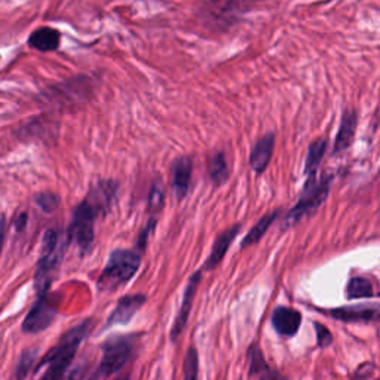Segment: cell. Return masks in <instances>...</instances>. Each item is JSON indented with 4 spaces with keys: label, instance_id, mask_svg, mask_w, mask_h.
<instances>
[{
    "label": "cell",
    "instance_id": "obj_7",
    "mask_svg": "<svg viewBox=\"0 0 380 380\" xmlns=\"http://www.w3.org/2000/svg\"><path fill=\"white\" fill-rule=\"evenodd\" d=\"M57 314H59L57 299L49 293L40 294L23 322V331L29 334H36L47 330L54 322Z\"/></svg>",
    "mask_w": 380,
    "mask_h": 380
},
{
    "label": "cell",
    "instance_id": "obj_16",
    "mask_svg": "<svg viewBox=\"0 0 380 380\" xmlns=\"http://www.w3.org/2000/svg\"><path fill=\"white\" fill-rule=\"evenodd\" d=\"M60 32L52 29V27H40V29L35 30L29 37V45L42 52L55 51L60 47Z\"/></svg>",
    "mask_w": 380,
    "mask_h": 380
},
{
    "label": "cell",
    "instance_id": "obj_22",
    "mask_svg": "<svg viewBox=\"0 0 380 380\" xmlns=\"http://www.w3.org/2000/svg\"><path fill=\"white\" fill-rule=\"evenodd\" d=\"M36 355H37V350L35 349H27L23 352V355L17 365V377L20 380H23L27 374H29L30 369L33 367V364L36 361Z\"/></svg>",
    "mask_w": 380,
    "mask_h": 380
},
{
    "label": "cell",
    "instance_id": "obj_19",
    "mask_svg": "<svg viewBox=\"0 0 380 380\" xmlns=\"http://www.w3.org/2000/svg\"><path fill=\"white\" fill-rule=\"evenodd\" d=\"M281 213V209H275L272 211V213H267L266 216H263L257 223H256V226L252 228L247 236L243 239V243H241V248H247V247H251V245H255L257 244L260 239L264 236V233L269 231V228L272 226V223L278 219Z\"/></svg>",
    "mask_w": 380,
    "mask_h": 380
},
{
    "label": "cell",
    "instance_id": "obj_3",
    "mask_svg": "<svg viewBox=\"0 0 380 380\" xmlns=\"http://www.w3.org/2000/svg\"><path fill=\"white\" fill-rule=\"evenodd\" d=\"M67 241L68 236H64L59 229H49L45 232L35 274V288L39 295L49 293V286L61 264Z\"/></svg>",
    "mask_w": 380,
    "mask_h": 380
},
{
    "label": "cell",
    "instance_id": "obj_18",
    "mask_svg": "<svg viewBox=\"0 0 380 380\" xmlns=\"http://www.w3.org/2000/svg\"><path fill=\"white\" fill-rule=\"evenodd\" d=\"M327 140L326 138H319L317 142H314L307 150V157L305 162V174L306 180L307 178H317V171L321 161L324 159V154H326L327 150Z\"/></svg>",
    "mask_w": 380,
    "mask_h": 380
},
{
    "label": "cell",
    "instance_id": "obj_10",
    "mask_svg": "<svg viewBox=\"0 0 380 380\" xmlns=\"http://www.w3.org/2000/svg\"><path fill=\"white\" fill-rule=\"evenodd\" d=\"M241 232V224H235V226L226 229L224 232H221L214 241L213 250H211V255L208 256L205 264L202 266V272L205 271H213L214 267H217L220 264V262L223 260V257L226 256L228 250L231 248L232 243L235 241V238L238 236V233Z\"/></svg>",
    "mask_w": 380,
    "mask_h": 380
},
{
    "label": "cell",
    "instance_id": "obj_21",
    "mask_svg": "<svg viewBox=\"0 0 380 380\" xmlns=\"http://www.w3.org/2000/svg\"><path fill=\"white\" fill-rule=\"evenodd\" d=\"M198 369H200V360H198V352L193 348L188 350V355L185 360V376L183 380H198Z\"/></svg>",
    "mask_w": 380,
    "mask_h": 380
},
{
    "label": "cell",
    "instance_id": "obj_6",
    "mask_svg": "<svg viewBox=\"0 0 380 380\" xmlns=\"http://www.w3.org/2000/svg\"><path fill=\"white\" fill-rule=\"evenodd\" d=\"M134 349V337H114L103 346V358L98 377H106L118 373L131 358Z\"/></svg>",
    "mask_w": 380,
    "mask_h": 380
},
{
    "label": "cell",
    "instance_id": "obj_24",
    "mask_svg": "<svg viewBox=\"0 0 380 380\" xmlns=\"http://www.w3.org/2000/svg\"><path fill=\"white\" fill-rule=\"evenodd\" d=\"M250 372L251 374H260L262 372H264L267 369V365L264 362V358H263V354H262V350L255 346L251 349L250 352Z\"/></svg>",
    "mask_w": 380,
    "mask_h": 380
},
{
    "label": "cell",
    "instance_id": "obj_25",
    "mask_svg": "<svg viewBox=\"0 0 380 380\" xmlns=\"http://www.w3.org/2000/svg\"><path fill=\"white\" fill-rule=\"evenodd\" d=\"M315 330H317V339H318V345L321 348H326L333 341V336L331 333L329 331L327 327L321 326V324H315Z\"/></svg>",
    "mask_w": 380,
    "mask_h": 380
},
{
    "label": "cell",
    "instance_id": "obj_20",
    "mask_svg": "<svg viewBox=\"0 0 380 380\" xmlns=\"http://www.w3.org/2000/svg\"><path fill=\"white\" fill-rule=\"evenodd\" d=\"M346 295L348 299H369L374 295L373 284L367 278L362 276H354L349 279L346 287Z\"/></svg>",
    "mask_w": 380,
    "mask_h": 380
},
{
    "label": "cell",
    "instance_id": "obj_29",
    "mask_svg": "<svg viewBox=\"0 0 380 380\" xmlns=\"http://www.w3.org/2000/svg\"><path fill=\"white\" fill-rule=\"evenodd\" d=\"M25 220H27V214H21L18 219H17V229L18 231H23V228H25Z\"/></svg>",
    "mask_w": 380,
    "mask_h": 380
},
{
    "label": "cell",
    "instance_id": "obj_26",
    "mask_svg": "<svg viewBox=\"0 0 380 380\" xmlns=\"http://www.w3.org/2000/svg\"><path fill=\"white\" fill-rule=\"evenodd\" d=\"M162 201H164V195H162V190L159 188L154 186L150 192V196H149V208L152 211H154V213H158L159 208L162 207Z\"/></svg>",
    "mask_w": 380,
    "mask_h": 380
},
{
    "label": "cell",
    "instance_id": "obj_28",
    "mask_svg": "<svg viewBox=\"0 0 380 380\" xmlns=\"http://www.w3.org/2000/svg\"><path fill=\"white\" fill-rule=\"evenodd\" d=\"M260 380H287L284 376H281L276 372H272L269 369H266L264 372L260 373Z\"/></svg>",
    "mask_w": 380,
    "mask_h": 380
},
{
    "label": "cell",
    "instance_id": "obj_5",
    "mask_svg": "<svg viewBox=\"0 0 380 380\" xmlns=\"http://www.w3.org/2000/svg\"><path fill=\"white\" fill-rule=\"evenodd\" d=\"M330 185H331V177H324L321 180L307 178L299 202L295 204V207L284 219V224H286L284 228H291L295 223H299L307 216H312L329 196Z\"/></svg>",
    "mask_w": 380,
    "mask_h": 380
},
{
    "label": "cell",
    "instance_id": "obj_14",
    "mask_svg": "<svg viewBox=\"0 0 380 380\" xmlns=\"http://www.w3.org/2000/svg\"><path fill=\"white\" fill-rule=\"evenodd\" d=\"M333 318L345 322H376L380 321V306H352L333 309Z\"/></svg>",
    "mask_w": 380,
    "mask_h": 380
},
{
    "label": "cell",
    "instance_id": "obj_30",
    "mask_svg": "<svg viewBox=\"0 0 380 380\" xmlns=\"http://www.w3.org/2000/svg\"><path fill=\"white\" fill-rule=\"evenodd\" d=\"M118 380H130V377L128 376H123V377H119Z\"/></svg>",
    "mask_w": 380,
    "mask_h": 380
},
{
    "label": "cell",
    "instance_id": "obj_11",
    "mask_svg": "<svg viewBox=\"0 0 380 380\" xmlns=\"http://www.w3.org/2000/svg\"><path fill=\"white\" fill-rule=\"evenodd\" d=\"M302 314L291 307L278 306L272 314V326L275 331L284 337H293L299 331Z\"/></svg>",
    "mask_w": 380,
    "mask_h": 380
},
{
    "label": "cell",
    "instance_id": "obj_9",
    "mask_svg": "<svg viewBox=\"0 0 380 380\" xmlns=\"http://www.w3.org/2000/svg\"><path fill=\"white\" fill-rule=\"evenodd\" d=\"M146 303V295L143 294H131L122 298L115 311L111 312V315L107 319L106 327H114V326H123V324H128L134 315L138 312V309Z\"/></svg>",
    "mask_w": 380,
    "mask_h": 380
},
{
    "label": "cell",
    "instance_id": "obj_13",
    "mask_svg": "<svg viewBox=\"0 0 380 380\" xmlns=\"http://www.w3.org/2000/svg\"><path fill=\"white\" fill-rule=\"evenodd\" d=\"M193 164L189 157H181L173 164V190L176 198L181 201L189 193L192 183Z\"/></svg>",
    "mask_w": 380,
    "mask_h": 380
},
{
    "label": "cell",
    "instance_id": "obj_1",
    "mask_svg": "<svg viewBox=\"0 0 380 380\" xmlns=\"http://www.w3.org/2000/svg\"><path fill=\"white\" fill-rule=\"evenodd\" d=\"M116 183L102 181L94 188L85 201H82L73 211V220L68 229V241H73L79 250L87 255L94 245V224L97 217L106 214L109 205L114 201Z\"/></svg>",
    "mask_w": 380,
    "mask_h": 380
},
{
    "label": "cell",
    "instance_id": "obj_27",
    "mask_svg": "<svg viewBox=\"0 0 380 380\" xmlns=\"http://www.w3.org/2000/svg\"><path fill=\"white\" fill-rule=\"evenodd\" d=\"M85 372H87V369L83 367V365H78V367L73 369L72 373L67 374L63 380H82L83 376H85Z\"/></svg>",
    "mask_w": 380,
    "mask_h": 380
},
{
    "label": "cell",
    "instance_id": "obj_4",
    "mask_svg": "<svg viewBox=\"0 0 380 380\" xmlns=\"http://www.w3.org/2000/svg\"><path fill=\"white\" fill-rule=\"evenodd\" d=\"M142 264V251L115 250L111 252L102 275L98 276L97 287L102 291H114L134 278Z\"/></svg>",
    "mask_w": 380,
    "mask_h": 380
},
{
    "label": "cell",
    "instance_id": "obj_2",
    "mask_svg": "<svg viewBox=\"0 0 380 380\" xmlns=\"http://www.w3.org/2000/svg\"><path fill=\"white\" fill-rule=\"evenodd\" d=\"M90 329H91V322L85 321L79 324V326H76L75 329L68 330L61 337L60 343L51 349L49 354L42 360L39 365V369L44 367V365H48L47 374L40 380H63L68 365L72 364L76 355L78 348L88 336Z\"/></svg>",
    "mask_w": 380,
    "mask_h": 380
},
{
    "label": "cell",
    "instance_id": "obj_8",
    "mask_svg": "<svg viewBox=\"0 0 380 380\" xmlns=\"http://www.w3.org/2000/svg\"><path fill=\"white\" fill-rule=\"evenodd\" d=\"M201 278H202V269H200L198 272H195L189 279V284H188V287L185 290V294H183V300H181L178 315H177V318L174 321V326H173V330H171V339L173 341H176L186 327L190 311H192V305H193V300H195V294H196V290H198V287H200Z\"/></svg>",
    "mask_w": 380,
    "mask_h": 380
},
{
    "label": "cell",
    "instance_id": "obj_15",
    "mask_svg": "<svg viewBox=\"0 0 380 380\" xmlns=\"http://www.w3.org/2000/svg\"><path fill=\"white\" fill-rule=\"evenodd\" d=\"M355 130H357V114H355V110L349 109L342 116L339 133H337V137H336V143H334L336 154H339L345 152L346 149H349V146L352 145V140H354Z\"/></svg>",
    "mask_w": 380,
    "mask_h": 380
},
{
    "label": "cell",
    "instance_id": "obj_17",
    "mask_svg": "<svg viewBox=\"0 0 380 380\" xmlns=\"http://www.w3.org/2000/svg\"><path fill=\"white\" fill-rule=\"evenodd\" d=\"M208 174L216 188L223 186L224 183L229 180L231 168L226 161V157H224V153L216 152L211 154L208 159Z\"/></svg>",
    "mask_w": 380,
    "mask_h": 380
},
{
    "label": "cell",
    "instance_id": "obj_12",
    "mask_svg": "<svg viewBox=\"0 0 380 380\" xmlns=\"http://www.w3.org/2000/svg\"><path fill=\"white\" fill-rule=\"evenodd\" d=\"M275 147V134L267 133L264 134L259 142L252 146L251 153H250V166L252 168V171L262 174L267 165H269L272 159V153Z\"/></svg>",
    "mask_w": 380,
    "mask_h": 380
},
{
    "label": "cell",
    "instance_id": "obj_23",
    "mask_svg": "<svg viewBox=\"0 0 380 380\" xmlns=\"http://www.w3.org/2000/svg\"><path fill=\"white\" fill-rule=\"evenodd\" d=\"M36 204L39 205L42 211H45V213H54V211L60 205V198H59V195H55L52 192L39 193L36 196Z\"/></svg>",
    "mask_w": 380,
    "mask_h": 380
}]
</instances>
